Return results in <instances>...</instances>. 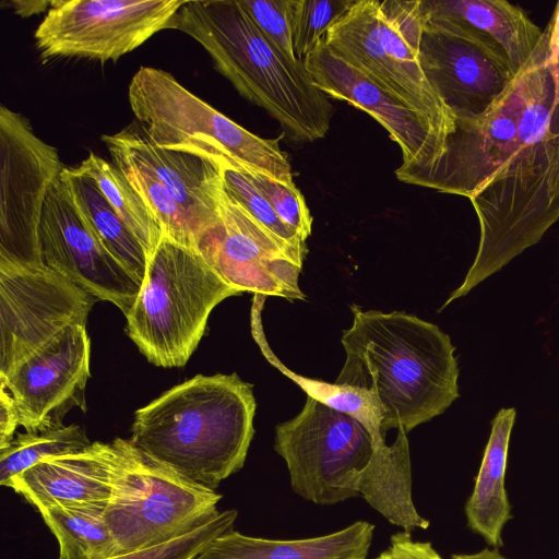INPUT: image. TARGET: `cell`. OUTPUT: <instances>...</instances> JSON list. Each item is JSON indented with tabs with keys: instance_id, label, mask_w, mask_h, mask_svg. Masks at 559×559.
Segmentation results:
<instances>
[{
	"instance_id": "6da1fadb",
	"label": "cell",
	"mask_w": 559,
	"mask_h": 559,
	"mask_svg": "<svg viewBox=\"0 0 559 559\" xmlns=\"http://www.w3.org/2000/svg\"><path fill=\"white\" fill-rule=\"evenodd\" d=\"M519 78L518 135L497 176L469 200L479 224L477 252L439 311L536 245L559 218V58L550 51L547 26Z\"/></svg>"
},
{
	"instance_id": "7a4b0ae2",
	"label": "cell",
	"mask_w": 559,
	"mask_h": 559,
	"mask_svg": "<svg viewBox=\"0 0 559 559\" xmlns=\"http://www.w3.org/2000/svg\"><path fill=\"white\" fill-rule=\"evenodd\" d=\"M343 332L346 358L335 383L370 392L381 411V433H406L441 415L459 397V366L450 336L403 311L350 306Z\"/></svg>"
},
{
	"instance_id": "3957f363",
	"label": "cell",
	"mask_w": 559,
	"mask_h": 559,
	"mask_svg": "<svg viewBox=\"0 0 559 559\" xmlns=\"http://www.w3.org/2000/svg\"><path fill=\"white\" fill-rule=\"evenodd\" d=\"M252 388L237 373L197 374L139 408L129 440L187 479L216 490L245 464L254 435Z\"/></svg>"
},
{
	"instance_id": "277c9868",
	"label": "cell",
	"mask_w": 559,
	"mask_h": 559,
	"mask_svg": "<svg viewBox=\"0 0 559 559\" xmlns=\"http://www.w3.org/2000/svg\"><path fill=\"white\" fill-rule=\"evenodd\" d=\"M171 28L194 38L215 69L250 103L266 110L295 143L325 136L334 108L304 61L289 62L238 0H185Z\"/></svg>"
},
{
	"instance_id": "5b68a950",
	"label": "cell",
	"mask_w": 559,
	"mask_h": 559,
	"mask_svg": "<svg viewBox=\"0 0 559 559\" xmlns=\"http://www.w3.org/2000/svg\"><path fill=\"white\" fill-rule=\"evenodd\" d=\"M136 121L158 147L210 160L221 168L260 173L294 183L278 139L246 130L181 85L170 73L141 67L128 90Z\"/></svg>"
},
{
	"instance_id": "8992f818",
	"label": "cell",
	"mask_w": 559,
	"mask_h": 559,
	"mask_svg": "<svg viewBox=\"0 0 559 559\" xmlns=\"http://www.w3.org/2000/svg\"><path fill=\"white\" fill-rule=\"evenodd\" d=\"M240 294L199 251L164 237L147 261L126 332L148 362L181 367L203 337L212 310Z\"/></svg>"
},
{
	"instance_id": "52a82bcc",
	"label": "cell",
	"mask_w": 559,
	"mask_h": 559,
	"mask_svg": "<svg viewBox=\"0 0 559 559\" xmlns=\"http://www.w3.org/2000/svg\"><path fill=\"white\" fill-rule=\"evenodd\" d=\"M105 521L118 555L167 543L217 514L222 495L116 438Z\"/></svg>"
},
{
	"instance_id": "ba28073f",
	"label": "cell",
	"mask_w": 559,
	"mask_h": 559,
	"mask_svg": "<svg viewBox=\"0 0 559 559\" xmlns=\"http://www.w3.org/2000/svg\"><path fill=\"white\" fill-rule=\"evenodd\" d=\"M377 444L356 418L309 395L295 418L275 428L274 449L293 490L320 506L360 496Z\"/></svg>"
},
{
	"instance_id": "9c48e42d",
	"label": "cell",
	"mask_w": 559,
	"mask_h": 559,
	"mask_svg": "<svg viewBox=\"0 0 559 559\" xmlns=\"http://www.w3.org/2000/svg\"><path fill=\"white\" fill-rule=\"evenodd\" d=\"M323 40L334 55L418 112L445 143L455 118L428 83L417 52L381 12L379 0H356Z\"/></svg>"
},
{
	"instance_id": "30bf717a",
	"label": "cell",
	"mask_w": 559,
	"mask_h": 559,
	"mask_svg": "<svg viewBox=\"0 0 559 559\" xmlns=\"http://www.w3.org/2000/svg\"><path fill=\"white\" fill-rule=\"evenodd\" d=\"M185 0L51 1L35 31L36 48L47 61L85 58L117 61L156 33L171 28Z\"/></svg>"
},
{
	"instance_id": "8fae6325",
	"label": "cell",
	"mask_w": 559,
	"mask_h": 559,
	"mask_svg": "<svg viewBox=\"0 0 559 559\" xmlns=\"http://www.w3.org/2000/svg\"><path fill=\"white\" fill-rule=\"evenodd\" d=\"M64 166L55 146L39 139L27 118L0 106V261L44 264L43 209Z\"/></svg>"
},
{
	"instance_id": "7c38bea8",
	"label": "cell",
	"mask_w": 559,
	"mask_h": 559,
	"mask_svg": "<svg viewBox=\"0 0 559 559\" xmlns=\"http://www.w3.org/2000/svg\"><path fill=\"white\" fill-rule=\"evenodd\" d=\"M95 300L45 263L0 261V377L69 326H86Z\"/></svg>"
},
{
	"instance_id": "4fadbf2b",
	"label": "cell",
	"mask_w": 559,
	"mask_h": 559,
	"mask_svg": "<svg viewBox=\"0 0 559 559\" xmlns=\"http://www.w3.org/2000/svg\"><path fill=\"white\" fill-rule=\"evenodd\" d=\"M198 251L239 293L306 298L298 276L307 251L276 237L226 191L219 219L201 238Z\"/></svg>"
},
{
	"instance_id": "5bb4252c",
	"label": "cell",
	"mask_w": 559,
	"mask_h": 559,
	"mask_svg": "<svg viewBox=\"0 0 559 559\" xmlns=\"http://www.w3.org/2000/svg\"><path fill=\"white\" fill-rule=\"evenodd\" d=\"M423 25L417 59L428 83L455 121L480 118L516 79L511 63L469 32Z\"/></svg>"
},
{
	"instance_id": "9a60e30c",
	"label": "cell",
	"mask_w": 559,
	"mask_h": 559,
	"mask_svg": "<svg viewBox=\"0 0 559 559\" xmlns=\"http://www.w3.org/2000/svg\"><path fill=\"white\" fill-rule=\"evenodd\" d=\"M39 242L43 262L96 299L127 316L141 284L104 247L71 195L62 174L50 187L43 209Z\"/></svg>"
},
{
	"instance_id": "2e32d148",
	"label": "cell",
	"mask_w": 559,
	"mask_h": 559,
	"mask_svg": "<svg viewBox=\"0 0 559 559\" xmlns=\"http://www.w3.org/2000/svg\"><path fill=\"white\" fill-rule=\"evenodd\" d=\"M91 340L86 326L73 325L40 348L10 374L0 377L16 405L20 426L40 432L63 426L74 407L86 411Z\"/></svg>"
},
{
	"instance_id": "e0dca14e",
	"label": "cell",
	"mask_w": 559,
	"mask_h": 559,
	"mask_svg": "<svg viewBox=\"0 0 559 559\" xmlns=\"http://www.w3.org/2000/svg\"><path fill=\"white\" fill-rule=\"evenodd\" d=\"M312 83L328 97L344 100L373 117L402 151L404 166L428 167L444 152L427 121L334 55L323 38L304 59Z\"/></svg>"
},
{
	"instance_id": "ac0fdd59",
	"label": "cell",
	"mask_w": 559,
	"mask_h": 559,
	"mask_svg": "<svg viewBox=\"0 0 559 559\" xmlns=\"http://www.w3.org/2000/svg\"><path fill=\"white\" fill-rule=\"evenodd\" d=\"M102 141L163 183L194 218L203 236L217 224L225 192L223 168L199 156L156 146L139 122L103 135Z\"/></svg>"
},
{
	"instance_id": "d6986e66",
	"label": "cell",
	"mask_w": 559,
	"mask_h": 559,
	"mask_svg": "<svg viewBox=\"0 0 559 559\" xmlns=\"http://www.w3.org/2000/svg\"><path fill=\"white\" fill-rule=\"evenodd\" d=\"M114 460L112 443L95 441L84 450L41 461L16 475L8 487L37 510L52 506L107 504Z\"/></svg>"
},
{
	"instance_id": "ffe728a7",
	"label": "cell",
	"mask_w": 559,
	"mask_h": 559,
	"mask_svg": "<svg viewBox=\"0 0 559 559\" xmlns=\"http://www.w3.org/2000/svg\"><path fill=\"white\" fill-rule=\"evenodd\" d=\"M423 23L469 32L501 52L519 74L531 61L544 29L504 0H420Z\"/></svg>"
},
{
	"instance_id": "44dd1931",
	"label": "cell",
	"mask_w": 559,
	"mask_h": 559,
	"mask_svg": "<svg viewBox=\"0 0 559 559\" xmlns=\"http://www.w3.org/2000/svg\"><path fill=\"white\" fill-rule=\"evenodd\" d=\"M373 531L367 521L302 539H266L229 530L191 559H367Z\"/></svg>"
},
{
	"instance_id": "7402d4cb",
	"label": "cell",
	"mask_w": 559,
	"mask_h": 559,
	"mask_svg": "<svg viewBox=\"0 0 559 559\" xmlns=\"http://www.w3.org/2000/svg\"><path fill=\"white\" fill-rule=\"evenodd\" d=\"M515 417L512 407L501 408L495 416L474 489L465 506L468 526L493 548L502 546V531L511 518L506 472Z\"/></svg>"
},
{
	"instance_id": "603a6c76",
	"label": "cell",
	"mask_w": 559,
	"mask_h": 559,
	"mask_svg": "<svg viewBox=\"0 0 559 559\" xmlns=\"http://www.w3.org/2000/svg\"><path fill=\"white\" fill-rule=\"evenodd\" d=\"M62 176L74 203L97 238L142 285L147 267V255L142 246L93 180L74 173L71 167H64Z\"/></svg>"
},
{
	"instance_id": "cb8c5ba5",
	"label": "cell",
	"mask_w": 559,
	"mask_h": 559,
	"mask_svg": "<svg viewBox=\"0 0 559 559\" xmlns=\"http://www.w3.org/2000/svg\"><path fill=\"white\" fill-rule=\"evenodd\" d=\"M106 506H52L38 510L58 540L59 559H107L118 555L105 521Z\"/></svg>"
},
{
	"instance_id": "d4e9b609",
	"label": "cell",
	"mask_w": 559,
	"mask_h": 559,
	"mask_svg": "<svg viewBox=\"0 0 559 559\" xmlns=\"http://www.w3.org/2000/svg\"><path fill=\"white\" fill-rule=\"evenodd\" d=\"M76 174L93 180L103 195L144 249L147 261L164 238L163 229L141 195L114 164L90 152Z\"/></svg>"
},
{
	"instance_id": "484cf974",
	"label": "cell",
	"mask_w": 559,
	"mask_h": 559,
	"mask_svg": "<svg viewBox=\"0 0 559 559\" xmlns=\"http://www.w3.org/2000/svg\"><path fill=\"white\" fill-rule=\"evenodd\" d=\"M264 298L265 295L261 294H255L253 297L251 330L261 352L271 365L296 382L307 395L356 418L371 433L376 443L382 440L385 441V437L381 433V411L370 392L335 382L329 383L322 380L299 376L278 360L269 347L262 329L261 310Z\"/></svg>"
},
{
	"instance_id": "4316f807",
	"label": "cell",
	"mask_w": 559,
	"mask_h": 559,
	"mask_svg": "<svg viewBox=\"0 0 559 559\" xmlns=\"http://www.w3.org/2000/svg\"><path fill=\"white\" fill-rule=\"evenodd\" d=\"M108 152L112 163L121 170L158 221L164 237L198 251L203 231L190 213L147 170L117 150L108 148Z\"/></svg>"
},
{
	"instance_id": "83f0119b",
	"label": "cell",
	"mask_w": 559,
	"mask_h": 559,
	"mask_svg": "<svg viewBox=\"0 0 559 559\" xmlns=\"http://www.w3.org/2000/svg\"><path fill=\"white\" fill-rule=\"evenodd\" d=\"M91 444L84 429L76 424L40 432H17L10 443L0 448V484L8 487L16 475L41 461Z\"/></svg>"
},
{
	"instance_id": "f1b7e54d",
	"label": "cell",
	"mask_w": 559,
	"mask_h": 559,
	"mask_svg": "<svg viewBox=\"0 0 559 559\" xmlns=\"http://www.w3.org/2000/svg\"><path fill=\"white\" fill-rule=\"evenodd\" d=\"M356 0H289L294 50L299 60L317 46L329 28Z\"/></svg>"
},
{
	"instance_id": "f546056e",
	"label": "cell",
	"mask_w": 559,
	"mask_h": 559,
	"mask_svg": "<svg viewBox=\"0 0 559 559\" xmlns=\"http://www.w3.org/2000/svg\"><path fill=\"white\" fill-rule=\"evenodd\" d=\"M237 510L219 511L189 532L160 545L117 555L107 559H191L212 539L233 530Z\"/></svg>"
},
{
	"instance_id": "4dcf8cb0",
	"label": "cell",
	"mask_w": 559,
	"mask_h": 559,
	"mask_svg": "<svg viewBox=\"0 0 559 559\" xmlns=\"http://www.w3.org/2000/svg\"><path fill=\"white\" fill-rule=\"evenodd\" d=\"M224 188L262 226L286 243L307 251L305 240L278 217L267 199L246 171L225 169Z\"/></svg>"
},
{
	"instance_id": "1f68e13d",
	"label": "cell",
	"mask_w": 559,
	"mask_h": 559,
	"mask_svg": "<svg viewBox=\"0 0 559 559\" xmlns=\"http://www.w3.org/2000/svg\"><path fill=\"white\" fill-rule=\"evenodd\" d=\"M246 173L282 222L306 240L311 235L312 217L302 193L295 183H285L260 173Z\"/></svg>"
},
{
	"instance_id": "d6a6232c",
	"label": "cell",
	"mask_w": 559,
	"mask_h": 559,
	"mask_svg": "<svg viewBox=\"0 0 559 559\" xmlns=\"http://www.w3.org/2000/svg\"><path fill=\"white\" fill-rule=\"evenodd\" d=\"M259 31L273 44L292 63L302 62L295 53L289 0H238Z\"/></svg>"
},
{
	"instance_id": "836d02e7",
	"label": "cell",
	"mask_w": 559,
	"mask_h": 559,
	"mask_svg": "<svg viewBox=\"0 0 559 559\" xmlns=\"http://www.w3.org/2000/svg\"><path fill=\"white\" fill-rule=\"evenodd\" d=\"M436 552L430 543L415 542L404 531L392 535L390 547L376 559H433Z\"/></svg>"
},
{
	"instance_id": "e575fe53",
	"label": "cell",
	"mask_w": 559,
	"mask_h": 559,
	"mask_svg": "<svg viewBox=\"0 0 559 559\" xmlns=\"http://www.w3.org/2000/svg\"><path fill=\"white\" fill-rule=\"evenodd\" d=\"M20 427V416L12 395L0 382V448L5 447L15 437Z\"/></svg>"
},
{
	"instance_id": "d590c367",
	"label": "cell",
	"mask_w": 559,
	"mask_h": 559,
	"mask_svg": "<svg viewBox=\"0 0 559 559\" xmlns=\"http://www.w3.org/2000/svg\"><path fill=\"white\" fill-rule=\"evenodd\" d=\"M549 32V47L554 57L559 58V2L550 22L547 24Z\"/></svg>"
},
{
	"instance_id": "8d00e7d4",
	"label": "cell",
	"mask_w": 559,
	"mask_h": 559,
	"mask_svg": "<svg viewBox=\"0 0 559 559\" xmlns=\"http://www.w3.org/2000/svg\"><path fill=\"white\" fill-rule=\"evenodd\" d=\"M452 559H508L500 554L498 548H485L474 554L453 555Z\"/></svg>"
},
{
	"instance_id": "74e56055",
	"label": "cell",
	"mask_w": 559,
	"mask_h": 559,
	"mask_svg": "<svg viewBox=\"0 0 559 559\" xmlns=\"http://www.w3.org/2000/svg\"><path fill=\"white\" fill-rule=\"evenodd\" d=\"M433 559H442V558H441V556L438 552H436Z\"/></svg>"
}]
</instances>
